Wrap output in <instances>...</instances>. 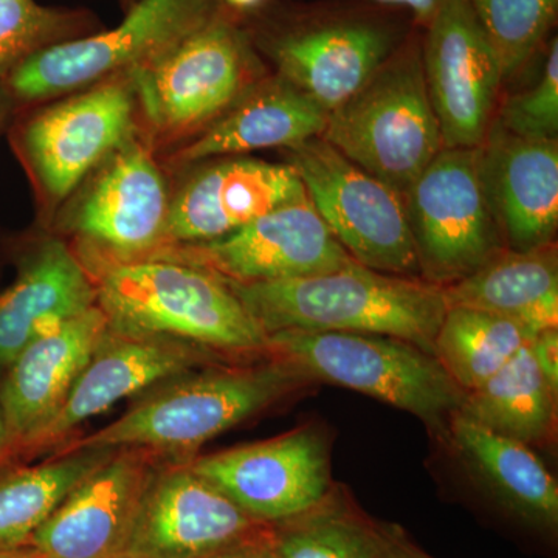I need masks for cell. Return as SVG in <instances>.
<instances>
[{
    "mask_svg": "<svg viewBox=\"0 0 558 558\" xmlns=\"http://www.w3.org/2000/svg\"><path fill=\"white\" fill-rule=\"evenodd\" d=\"M269 337L284 330H341L398 337L435 355L447 312L444 288L349 263L312 277L226 281Z\"/></svg>",
    "mask_w": 558,
    "mask_h": 558,
    "instance_id": "cell-1",
    "label": "cell"
},
{
    "mask_svg": "<svg viewBox=\"0 0 558 558\" xmlns=\"http://www.w3.org/2000/svg\"><path fill=\"white\" fill-rule=\"evenodd\" d=\"M165 385L94 435L69 439L60 451L148 449L161 454L190 453L317 381L292 363L267 355L259 363H218Z\"/></svg>",
    "mask_w": 558,
    "mask_h": 558,
    "instance_id": "cell-2",
    "label": "cell"
},
{
    "mask_svg": "<svg viewBox=\"0 0 558 558\" xmlns=\"http://www.w3.org/2000/svg\"><path fill=\"white\" fill-rule=\"evenodd\" d=\"M109 328L170 337L231 357H266L267 336L223 279L175 260H98L92 275Z\"/></svg>",
    "mask_w": 558,
    "mask_h": 558,
    "instance_id": "cell-3",
    "label": "cell"
},
{
    "mask_svg": "<svg viewBox=\"0 0 558 558\" xmlns=\"http://www.w3.org/2000/svg\"><path fill=\"white\" fill-rule=\"evenodd\" d=\"M322 138L403 196L444 149L422 38L410 33L354 95L330 110Z\"/></svg>",
    "mask_w": 558,
    "mask_h": 558,
    "instance_id": "cell-4",
    "label": "cell"
},
{
    "mask_svg": "<svg viewBox=\"0 0 558 558\" xmlns=\"http://www.w3.org/2000/svg\"><path fill=\"white\" fill-rule=\"evenodd\" d=\"M267 355L286 360L312 380L354 389L416 416L449 440L451 417L465 392L439 360L398 337L341 330H284L267 337Z\"/></svg>",
    "mask_w": 558,
    "mask_h": 558,
    "instance_id": "cell-5",
    "label": "cell"
},
{
    "mask_svg": "<svg viewBox=\"0 0 558 558\" xmlns=\"http://www.w3.org/2000/svg\"><path fill=\"white\" fill-rule=\"evenodd\" d=\"M140 108L160 140L207 130L263 80L255 44L218 11L156 60L131 70Z\"/></svg>",
    "mask_w": 558,
    "mask_h": 558,
    "instance_id": "cell-6",
    "label": "cell"
},
{
    "mask_svg": "<svg viewBox=\"0 0 558 558\" xmlns=\"http://www.w3.org/2000/svg\"><path fill=\"white\" fill-rule=\"evenodd\" d=\"M410 33L368 7H314L274 22L252 38L278 76L306 92L326 112L371 78Z\"/></svg>",
    "mask_w": 558,
    "mask_h": 558,
    "instance_id": "cell-7",
    "label": "cell"
},
{
    "mask_svg": "<svg viewBox=\"0 0 558 558\" xmlns=\"http://www.w3.org/2000/svg\"><path fill=\"white\" fill-rule=\"evenodd\" d=\"M218 11L219 0H137L112 31L36 51L3 81L27 102L95 86L156 60Z\"/></svg>",
    "mask_w": 558,
    "mask_h": 558,
    "instance_id": "cell-8",
    "label": "cell"
},
{
    "mask_svg": "<svg viewBox=\"0 0 558 558\" xmlns=\"http://www.w3.org/2000/svg\"><path fill=\"white\" fill-rule=\"evenodd\" d=\"M288 160L312 205L355 263L422 278L402 194L322 137L288 149Z\"/></svg>",
    "mask_w": 558,
    "mask_h": 558,
    "instance_id": "cell-9",
    "label": "cell"
},
{
    "mask_svg": "<svg viewBox=\"0 0 558 558\" xmlns=\"http://www.w3.org/2000/svg\"><path fill=\"white\" fill-rule=\"evenodd\" d=\"M402 197L422 278L433 284H454L506 248L478 148H444Z\"/></svg>",
    "mask_w": 558,
    "mask_h": 558,
    "instance_id": "cell-10",
    "label": "cell"
},
{
    "mask_svg": "<svg viewBox=\"0 0 558 558\" xmlns=\"http://www.w3.org/2000/svg\"><path fill=\"white\" fill-rule=\"evenodd\" d=\"M143 258L175 260L240 284L312 277L354 260L307 194L227 236L157 248Z\"/></svg>",
    "mask_w": 558,
    "mask_h": 558,
    "instance_id": "cell-11",
    "label": "cell"
},
{
    "mask_svg": "<svg viewBox=\"0 0 558 558\" xmlns=\"http://www.w3.org/2000/svg\"><path fill=\"white\" fill-rule=\"evenodd\" d=\"M137 95L130 72L33 116L20 131L22 156L51 204L76 186L134 132Z\"/></svg>",
    "mask_w": 558,
    "mask_h": 558,
    "instance_id": "cell-12",
    "label": "cell"
},
{
    "mask_svg": "<svg viewBox=\"0 0 558 558\" xmlns=\"http://www.w3.org/2000/svg\"><path fill=\"white\" fill-rule=\"evenodd\" d=\"M231 355L170 337L130 336L109 328L89 363L81 371L61 405L14 450V457H36L64 446L89 418L154 385L193 371L233 362Z\"/></svg>",
    "mask_w": 558,
    "mask_h": 558,
    "instance_id": "cell-13",
    "label": "cell"
},
{
    "mask_svg": "<svg viewBox=\"0 0 558 558\" xmlns=\"http://www.w3.org/2000/svg\"><path fill=\"white\" fill-rule=\"evenodd\" d=\"M271 532L274 524L250 517L180 461L157 469L150 480L124 557L215 558Z\"/></svg>",
    "mask_w": 558,
    "mask_h": 558,
    "instance_id": "cell-14",
    "label": "cell"
},
{
    "mask_svg": "<svg viewBox=\"0 0 558 558\" xmlns=\"http://www.w3.org/2000/svg\"><path fill=\"white\" fill-rule=\"evenodd\" d=\"M186 464L253 519L277 524L306 512L332 488L325 429L303 425L286 435L186 459Z\"/></svg>",
    "mask_w": 558,
    "mask_h": 558,
    "instance_id": "cell-15",
    "label": "cell"
},
{
    "mask_svg": "<svg viewBox=\"0 0 558 558\" xmlns=\"http://www.w3.org/2000/svg\"><path fill=\"white\" fill-rule=\"evenodd\" d=\"M422 38V65L444 148H478L501 89L494 47L469 0H444Z\"/></svg>",
    "mask_w": 558,
    "mask_h": 558,
    "instance_id": "cell-16",
    "label": "cell"
},
{
    "mask_svg": "<svg viewBox=\"0 0 558 558\" xmlns=\"http://www.w3.org/2000/svg\"><path fill=\"white\" fill-rule=\"evenodd\" d=\"M170 205L159 165L134 134L102 161L70 229L98 260L138 259L160 247Z\"/></svg>",
    "mask_w": 558,
    "mask_h": 558,
    "instance_id": "cell-17",
    "label": "cell"
},
{
    "mask_svg": "<svg viewBox=\"0 0 558 558\" xmlns=\"http://www.w3.org/2000/svg\"><path fill=\"white\" fill-rule=\"evenodd\" d=\"M161 457L117 449L70 492L28 545L50 558H123Z\"/></svg>",
    "mask_w": 558,
    "mask_h": 558,
    "instance_id": "cell-18",
    "label": "cell"
},
{
    "mask_svg": "<svg viewBox=\"0 0 558 558\" xmlns=\"http://www.w3.org/2000/svg\"><path fill=\"white\" fill-rule=\"evenodd\" d=\"M216 160L172 197L159 248L218 240L306 196L292 165L244 156Z\"/></svg>",
    "mask_w": 558,
    "mask_h": 558,
    "instance_id": "cell-19",
    "label": "cell"
},
{
    "mask_svg": "<svg viewBox=\"0 0 558 558\" xmlns=\"http://www.w3.org/2000/svg\"><path fill=\"white\" fill-rule=\"evenodd\" d=\"M481 182L506 248L553 244L558 227V138L520 137L492 124L478 146Z\"/></svg>",
    "mask_w": 558,
    "mask_h": 558,
    "instance_id": "cell-20",
    "label": "cell"
},
{
    "mask_svg": "<svg viewBox=\"0 0 558 558\" xmlns=\"http://www.w3.org/2000/svg\"><path fill=\"white\" fill-rule=\"evenodd\" d=\"M108 332L109 319L95 304L33 341L10 363L0 384L7 459L57 411Z\"/></svg>",
    "mask_w": 558,
    "mask_h": 558,
    "instance_id": "cell-21",
    "label": "cell"
},
{
    "mask_svg": "<svg viewBox=\"0 0 558 558\" xmlns=\"http://www.w3.org/2000/svg\"><path fill=\"white\" fill-rule=\"evenodd\" d=\"M95 304L94 278L78 256L61 241L40 245L0 295V366Z\"/></svg>",
    "mask_w": 558,
    "mask_h": 558,
    "instance_id": "cell-22",
    "label": "cell"
},
{
    "mask_svg": "<svg viewBox=\"0 0 558 558\" xmlns=\"http://www.w3.org/2000/svg\"><path fill=\"white\" fill-rule=\"evenodd\" d=\"M326 123L328 112L306 92L278 75L263 78L171 160L185 165L250 150L292 149L322 137Z\"/></svg>",
    "mask_w": 558,
    "mask_h": 558,
    "instance_id": "cell-23",
    "label": "cell"
},
{
    "mask_svg": "<svg viewBox=\"0 0 558 558\" xmlns=\"http://www.w3.org/2000/svg\"><path fill=\"white\" fill-rule=\"evenodd\" d=\"M481 487L513 519L538 531H556L558 487L532 447L478 422L451 417L449 440Z\"/></svg>",
    "mask_w": 558,
    "mask_h": 558,
    "instance_id": "cell-24",
    "label": "cell"
},
{
    "mask_svg": "<svg viewBox=\"0 0 558 558\" xmlns=\"http://www.w3.org/2000/svg\"><path fill=\"white\" fill-rule=\"evenodd\" d=\"M447 306L501 315L532 332L558 326L556 242L515 252L505 248L461 281L444 288Z\"/></svg>",
    "mask_w": 558,
    "mask_h": 558,
    "instance_id": "cell-25",
    "label": "cell"
},
{
    "mask_svg": "<svg viewBox=\"0 0 558 558\" xmlns=\"http://www.w3.org/2000/svg\"><path fill=\"white\" fill-rule=\"evenodd\" d=\"M557 395L527 343L490 379L465 395L459 413L529 447H545L556 438Z\"/></svg>",
    "mask_w": 558,
    "mask_h": 558,
    "instance_id": "cell-26",
    "label": "cell"
},
{
    "mask_svg": "<svg viewBox=\"0 0 558 558\" xmlns=\"http://www.w3.org/2000/svg\"><path fill=\"white\" fill-rule=\"evenodd\" d=\"M113 451H60L43 464L0 473V550L28 545L70 492Z\"/></svg>",
    "mask_w": 558,
    "mask_h": 558,
    "instance_id": "cell-27",
    "label": "cell"
},
{
    "mask_svg": "<svg viewBox=\"0 0 558 558\" xmlns=\"http://www.w3.org/2000/svg\"><path fill=\"white\" fill-rule=\"evenodd\" d=\"M535 333L519 322L470 307H447L435 357L462 391H475L497 374Z\"/></svg>",
    "mask_w": 558,
    "mask_h": 558,
    "instance_id": "cell-28",
    "label": "cell"
},
{
    "mask_svg": "<svg viewBox=\"0 0 558 558\" xmlns=\"http://www.w3.org/2000/svg\"><path fill=\"white\" fill-rule=\"evenodd\" d=\"M281 558H381L377 521L336 486L306 512L274 524Z\"/></svg>",
    "mask_w": 558,
    "mask_h": 558,
    "instance_id": "cell-29",
    "label": "cell"
},
{
    "mask_svg": "<svg viewBox=\"0 0 558 558\" xmlns=\"http://www.w3.org/2000/svg\"><path fill=\"white\" fill-rule=\"evenodd\" d=\"M494 47L502 81L527 64L556 24L558 0H469Z\"/></svg>",
    "mask_w": 558,
    "mask_h": 558,
    "instance_id": "cell-30",
    "label": "cell"
},
{
    "mask_svg": "<svg viewBox=\"0 0 558 558\" xmlns=\"http://www.w3.org/2000/svg\"><path fill=\"white\" fill-rule=\"evenodd\" d=\"M92 27L89 14L50 9L36 0H0V80L36 51L81 38Z\"/></svg>",
    "mask_w": 558,
    "mask_h": 558,
    "instance_id": "cell-31",
    "label": "cell"
},
{
    "mask_svg": "<svg viewBox=\"0 0 558 558\" xmlns=\"http://www.w3.org/2000/svg\"><path fill=\"white\" fill-rule=\"evenodd\" d=\"M494 123L520 137L554 140L558 134V39L548 40L545 64L534 86L513 95Z\"/></svg>",
    "mask_w": 558,
    "mask_h": 558,
    "instance_id": "cell-32",
    "label": "cell"
},
{
    "mask_svg": "<svg viewBox=\"0 0 558 558\" xmlns=\"http://www.w3.org/2000/svg\"><path fill=\"white\" fill-rule=\"evenodd\" d=\"M381 558H435L418 548L398 524L377 523Z\"/></svg>",
    "mask_w": 558,
    "mask_h": 558,
    "instance_id": "cell-33",
    "label": "cell"
},
{
    "mask_svg": "<svg viewBox=\"0 0 558 558\" xmlns=\"http://www.w3.org/2000/svg\"><path fill=\"white\" fill-rule=\"evenodd\" d=\"M532 352L537 360L543 376L550 387L558 392V330L549 328L539 330L531 341Z\"/></svg>",
    "mask_w": 558,
    "mask_h": 558,
    "instance_id": "cell-34",
    "label": "cell"
},
{
    "mask_svg": "<svg viewBox=\"0 0 558 558\" xmlns=\"http://www.w3.org/2000/svg\"><path fill=\"white\" fill-rule=\"evenodd\" d=\"M385 9L405 11L417 27L425 28L438 13L444 0H371Z\"/></svg>",
    "mask_w": 558,
    "mask_h": 558,
    "instance_id": "cell-35",
    "label": "cell"
},
{
    "mask_svg": "<svg viewBox=\"0 0 558 558\" xmlns=\"http://www.w3.org/2000/svg\"><path fill=\"white\" fill-rule=\"evenodd\" d=\"M215 558H281L278 556L274 545V532L267 537L247 543L240 548L231 549L229 553L220 554Z\"/></svg>",
    "mask_w": 558,
    "mask_h": 558,
    "instance_id": "cell-36",
    "label": "cell"
},
{
    "mask_svg": "<svg viewBox=\"0 0 558 558\" xmlns=\"http://www.w3.org/2000/svg\"><path fill=\"white\" fill-rule=\"evenodd\" d=\"M0 558H50L40 550L31 545L20 546V548L0 550Z\"/></svg>",
    "mask_w": 558,
    "mask_h": 558,
    "instance_id": "cell-37",
    "label": "cell"
},
{
    "mask_svg": "<svg viewBox=\"0 0 558 558\" xmlns=\"http://www.w3.org/2000/svg\"><path fill=\"white\" fill-rule=\"evenodd\" d=\"M231 10L236 11H253L258 9L264 0H223Z\"/></svg>",
    "mask_w": 558,
    "mask_h": 558,
    "instance_id": "cell-38",
    "label": "cell"
},
{
    "mask_svg": "<svg viewBox=\"0 0 558 558\" xmlns=\"http://www.w3.org/2000/svg\"><path fill=\"white\" fill-rule=\"evenodd\" d=\"M9 453V438H7L5 422H3L2 410H0V464L7 461Z\"/></svg>",
    "mask_w": 558,
    "mask_h": 558,
    "instance_id": "cell-39",
    "label": "cell"
},
{
    "mask_svg": "<svg viewBox=\"0 0 558 558\" xmlns=\"http://www.w3.org/2000/svg\"><path fill=\"white\" fill-rule=\"evenodd\" d=\"M121 2H123V5L126 7L128 10H130L131 7L134 5L135 2H137V0H121Z\"/></svg>",
    "mask_w": 558,
    "mask_h": 558,
    "instance_id": "cell-40",
    "label": "cell"
},
{
    "mask_svg": "<svg viewBox=\"0 0 558 558\" xmlns=\"http://www.w3.org/2000/svg\"><path fill=\"white\" fill-rule=\"evenodd\" d=\"M2 112H3L2 100H0V120H2Z\"/></svg>",
    "mask_w": 558,
    "mask_h": 558,
    "instance_id": "cell-41",
    "label": "cell"
},
{
    "mask_svg": "<svg viewBox=\"0 0 558 558\" xmlns=\"http://www.w3.org/2000/svg\"><path fill=\"white\" fill-rule=\"evenodd\" d=\"M124 558H126V557H124Z\"/></svg>",
    "mask_w": 558,
    "mask_h": 558,
    "instance_id": "cell-42",
    "label": "cell"
}]
</instances>
